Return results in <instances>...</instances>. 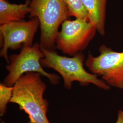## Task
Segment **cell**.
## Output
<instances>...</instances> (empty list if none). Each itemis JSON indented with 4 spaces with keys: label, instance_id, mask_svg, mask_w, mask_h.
Instances as JSON below:
<instances>
[{
    "label": "cell",
    "instance_id": "cell-9",
    "mask_svg": "<svg viewBox=\"0 0 123 123\" xmlns=\"http://www.w3.org/2000/svg\"><path fill=\"white\" fill-rule=\"evenodd\" d=\"M30 0L24 3H12L7 0H0V25L12 22H20L29 14Z\"/></svg>",
    "mask_w": 123,
    "mask_h": 123
},
{
    "label": "cell",
    "instance_id": "cell-3",
    "mask_svg": "<svg viewBox=\"0 0 123 123\" xmlns=\"http://www.w3.org/2000/svg\"><path fill=\"white\" fill-rule=\"evenodd\" d=\"M29 14L39 21L41 48L55 50L59 27L69 18L63 0H30Z\"/></svg>",
    "mask_w": 123,
    "mask_h": 123
},
{
    "label": "cell",
    "instance_id": "cell-1",
    "mask_svg": "<svg viewBox=\"0 0 123 123\" xmlns=\"http://www.w3.org/2000/svg\"><path fill=\"white\" fill-rule=\"evenodd\" d=\"M35 72L22 75L13 86L10 102L16 104L28 115V123H50L47 116L49 102L43 98L47 85Z\"/></svg>",
    "mask_w": 123,
    "mask_h": 123
},
{
    "label": "cell",
    "instance_id": "cell-5",
    "mask_svg": "<svg viewBox=\"0 0 123 123\" xmlns=\"http://www.w3.org/2000/svg\"><path fill=\"white\" fill-rule=\"evenodd\" d=\"M99 52L97 57L88 52L85 66L110 88L123 89V52L114 51L105 45L99 47Z\"/></svg>",
    "mask_w": 123,
    "mask_h": 123
},
{
    "label": "cell",
    "instance_id": "cell-13",
    "mask_svg": "<svg viewBox=\"0 0 123 123\" xmlns=\"http://www.w3.org/2000/svg\"><path fill=\"white\" fill-rule=\"evenodd\" d=\"M1 123H5L4 122V121H1Z\"/></svg>",
    "mask_w": 123,
    "mask_h": 123
},
{
    "label": "cell",
    "instance_id": "cell-11",
    "mask_svg": "<svg viewBox=\"0 0 123 123\" xmlns=\"http://www.w3.org/2000/svg\"><path fill=\"white\" fill-rule=\"evenodd\" d=\"M13 87L6 86L4 83L0 84V115H4L6 113L7 104L10 102L12 95Z\"/></svg>",
    "mask_w": 123,
    "mask_h": 123
},
{
    "label": "cell",
    "instance_id": "cell-6",
    "mask_svg": "<svg viewBox=\"0 0 123 123\" xmlns=\"http://www.w3.org/2000/svg\"><path fill=\"white\" fill-rule=\"evenodd\" d=\"M61 26L56 39V49L72 57L86 49L97 31L95 27L86 20L67 19Z\"/></svg>",
    "mask_w": 123,
    "mask_h": 123
},
{
    "label": "cell",
    "instance_id": "cell-10",
    "mask_svg": "<svg viewBox=\"0 0 123 123\" xmlns=\"http://www.w3.org/2000/svg\"><path fill=\"white\" fill-rule=\"evenodd\" d=\"M66 4L69 17L76 19L88 20V13L81 0H63Z\"/></svg>",
    "mask_w": 123,
    "mask_h": 123
},
{
    "label": "cell",
    "instance_id": "cell-7",
    "mask_svg": "<svg viewBox=\"0 0 123 123\" xmlns=\"http://www.w3.org/2000/svg\"><path fill=\"white\" fill-rule=\"evenodd\" d=\"M39 26V21L36 18L27 21L12 22L0 25V57H4L9 64V49L16 50L23 46H32Z\"/></svg>",
    "mask_w": 123,
    "mask_h": 123
},
{
    "label": "cell",
    "instance_id": "cell-4",
    "mask_svg": "<svg viewBox=\"0 0 123 123\" xmlns=\"http://www.w3.org/2000/svg\"><path fill=\"white\" fill-rule=\"evenodd\" d=\"M44 57L40 44L36 43L31 47L23 46L19 54L9 56L10 62L6 66L8 74L4 79V84L13 87L22 75L27 72H35L48 78L52 84L57 85L60 77L58 75L49 74L43 70L41 60Z\"/></svg>",
    "mask_w": 123,
    "mask_h": 123
},
{
    "label": "cell",
    "instance_id": "cell-8",
    "mask_svg": "<svg viewBox=\"0 0 123 123\" xmlns=\"http://www.w3.org/2000/svg\"><path fill=\"white\" fill-rule=\"evenodd\" d=\"M88 13L89 22L100 35L105 34L106 5L108 0H81Z\"/></svg>",
    "mask_w": 123,
    "mask_h": 123
},
{
    "label": "cell",
    "instance_id": "cell-12",
    "mask_svg": "<svg viewBox=\"0 0 123 123\" xmlns=\"http://www.w3.org/2000/svg\"><path fill=\"white\" fill-rule=\"evenodd\" d=\"M115 123H123V110L118 111L117 119Z\"/></svg>",
    "mask_w": 123,
    "mask_h": 123
},
{
    "label": "cell",
    "instance_id": "cell-2",
    "mask_svg": "<svg viewBox=\"0 0 123 123\" xmlns=\"http://www.w3.org/2000/svg\"><path fill=\"white\" fill-rule=\"evenodd\" d=\"M44 57L41 60L43 67L52 68L61 76L64 86L71 89L73 83L78 82L82 86L92 84L105 90L110 87L96 75L89 73L84 68L85 57L82 53L76 54L72 57L60 55L55 50H49L41 48Z\"/></svg>",
    "mask_w": 123,
    "mask_h": 123
}]
</instances>
